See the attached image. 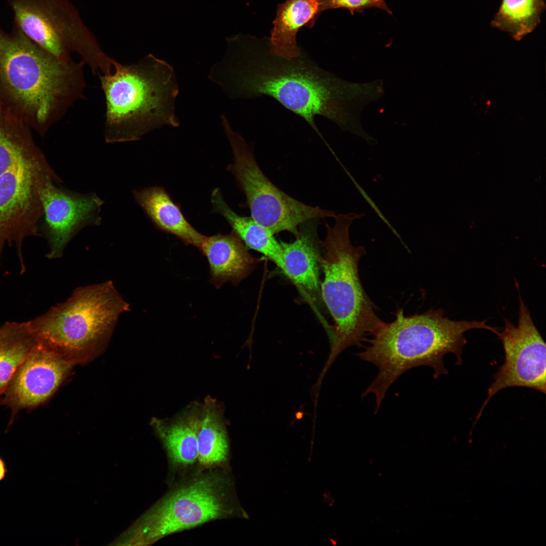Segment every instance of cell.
I'll list each match as a JSON object with an SVG mask.
<instances>
[{"mask_svg": "<svg viewBox=\"0 0 546 546\" xmlns=\"http://www.w3.org/2000/svg\"><path fill=\"white\" fill-rule=\"evenodd\" d=\"M211 79L232 98L269 96L302 118L323 139L315 121L324 116L346 128L350 85L302 54L291 60L252 52L214 65Z\"/></svg>", "mask_w": 546, "mask_h": 546, "instance_id": "6da1fadb", "label": "cell"}, {"mask_svg": "<svg viewBox=\"0 0 546 546\" xmlns=\"http://www.w3.org/2000/svg\"><path fill=\"white\" fill-rule=\"evenodd\" d=\"M84 65L57 59L16 25L0 27V110L44 134L84 98Z\"/></svg>", "mask_w": 546, "mask_h": 546, "instance_id": "7a4b0ae2", "label": "cell"}, {"mask_svg": "<svg viewBox=\"0 0 546 546\" xmlns=\"http://www.w3.org/2000/svg\"><path fill=\"white\" fill-rule=\"evenodd\" d=\"M444 314L441 308L406 316L402 309H399L395 320L383 322L372 335L368 345L357 354L360 359L378 369L375 378L361 395L365 397L374 395L375 413L379 410L390 387L407 371L428 367L437 379L448 373L443 357L449 353L456 356V365H462L467 331L480 329L496 335L499 332L498 329L487 325L486 320H451Z\"/></svg>", "mask_w": 546, "mask_h": 546, "instance_id": "3957f363", "label": "cell"}, {"mask_svg": "<svg viewBox=\"0 0 546 546\" xmlns=\"http://www.w3.org/2000/svg\"><path fill=\"white\" fill-rule=\"evenodd\" d=\"M106 101L104 138L108 143L136 141L163 125H179L174 102L178 85L172 67L151 55L139 62H116L100 75Z\"/></svg>", "mask_w": 546, "mask_h": 546, "instance_id": "277c9868", "label": "cell"}, {"mask_svg": "<svg viewBox=\"0 0 546 546\" xmlns=\"http://www.w3.org/2000/svg\"><path fill=\"white\" fill-rule=\"evenodd\" d=\"M364 215L354 212L336 214L333 226L326 223V236L321 242L325 249L324 256L318 257L324 274L321 293L335 325L325 370L343 350L360 345L383 323L359 275V262L366 253L365 248L354 246L349 237L353 221Z\"/></svg>", "mask_w": 546, "mask_h": 546, "instance_id": "5b68a950", "label": "cell"}, {"mask_svg": "<svg viewBox=\"0 0 546 546\" xmlns=\"http://www.w3.org/2000/svg\"><path fill=\"white\" fill-rule=\"evenodd\" d=\"M62 181L29 127L0 110V250L38 235L43 192Z\"/></svg>", "mask_w": 546, "mask_h": 546, "instance_id": "8992f818", "label": "cell"}, {"mask_svg": "<svg viewBox=\"0 0 546 546\" xmlns=\"http://www.w3.org/2000/svg\"><path fill=\"white\" fill-rule=\"evenodd\" d=\"M129 307L108 281L76 288L65 302L27 324L40 341L60 353L80 352L106 340Z\"/></svg>", "mask_w": 546, "mask_h": 546, "instance_id": "52a82bcc", "label": "cell"}, {"mask_svg": "<svg viewBox=\"0 0 546 546\" xmlns=\"http://www.w3.org/2000/svg\"><path fill=\"white\" fill-rule=\"evenodd\" d=\"M15 25L32 41L57 59L78 54L95 74H108L116 60L101 49L69 0H10Z\"/></svg>", "mask_w": 546, "mask_h": 546, "instance_id": "ba28073f", "label": "cell"}, {"mask_svg": "<svg viewBox=\"0 0 546 546\" xmlns=\"http://www.w3.org/2000/svg\"><path fill=\"white\" fill-rule=\"evenodd\" d=\"M225 134L231 146L233 162L228 167L243 190L251 217L273 234L289 232L297 237L298 227L312 220L333 217L336 213L318 206L305 204L277 187L262 171L252 147L233 130L221 117Z\"/></svg>", "mask_w": 546, "mask_h": 546, "instance_id": "9c48e42d", "label": "cell"}, {"mask_svg": "<svg viewBox=\"0 0 546 546\" xmlns=\"http://www.w3.org/2000/svg\"><path fill=\"white\" fill-rule=\"evenodd\" d=\"M224 489L222 481L210 475L177 489L138 523L132 542L150 544L168 534L226 516L231 509Z\"/></svg>", "mask_w": 546, "mask_h": 546, "instance_id": "30bf717a", "label": "cell"}, {"mask_svg": "<svg viewBox=\"0 0 546 546\" xmlns=\"http://www.w3.org/2000/svg\"><path fill=\"white\" fill-rule=\"evenodd\" d=\"M497 336L503 343L504 362L494 376L475 421L490 399L503 389L524 387L545 393V343L520 295L518 325L505 319L504 330Z\"/></svg>", "mask_w": 546, "mask_h": 546, "instance_id": "8fae6325", "label": "cell"}, {"mask_svg": "<svg viewBox=\"0 0 546 546\" xmlns=\"http://www.w3.org/2000/svg\"><path fill=\"white\" fill-rule=\"evenodd\" d=\"M72 364L61 353L39 340L16 370L1 398L0 404L11 410V421L20 410L33 408L46 401Z\"/></svg>", "mask_w": 546, "mask_h": 546, "instance_id": "7c38bea8", "label": "cell"}, {"mask_svg": "<svg viewBox=\"0 0 546 546\" xmlns=\"http://www.w3.org/2000/svg\"><path fill=\"white\" fill-rule=\"evenodd\" d=\"M55 184H49L42 195L49 259L61 257L67 245L82 228L101 224L100 212L104 203L95 193H77Z\"/></svg>", "mask_w": 546, "mask_h": 546, "instance_id": "4fadbf2b", "label": "cell"}, {"mask_svg": "<svg viewBox=\"0 0 546 546\" xmlns=\"http://www.w3.org/2000/svg\"><path fill=\"white\" fill-rule=\"evenodd\" d=\"M199 250L207 259L210 282L217 289L227 282L237 286L259 262L234 231L227 235L206 236Z\"/></svg>", "mask_w": 546, "mask_h": 546, "instance_id": "5bb4252c", "label": "cell"}, {"mask_svg": "<svg viewBox=\"0 0 546 546\" xmlns=\"http://www.w3.org/2000/svg\"><path fill=\"white\" fill-rule=\"evenodd\" d=\"M320 0H287L278 5L269 42L273 56L291 60L301 55L296 34L303 26L311 27L320 13Z\"/></svg>", "mask_w": 546, "mask_h": 546, "instance_id": "9a60e30c", "label": "cell"}, {"mask_svg": "<svg viewBox=\"0 0 546 546\" xmlns=\"http://www.w3.org/2000/svg\"><path fill=\"white\" fill-rule=\"evenodd\" d=\"M133 195L159 230L174 235L186 245L200 249L206 236L189 223L179 207L163 188L152 187L134 190Z\"/></svg>", "mask_w": 546, "mask_h": 546, "instance_id": "2e32d148", "label": "cell"}, {"mask_svg": "<svg viewBox=\"0 0 546 546\" xmlns=\"http://www.w3.org/2000/svg\"><path fill=\"white\" fill-rule=\"evenodd\" d=\"M309 226L299 231L294 241L280 243L283 262L282 270L300 290L314 297L319 290L320 255L315 231Z\"/></svg>", "mask_w": 546, "mask_h": 546, "instance_id": "e0dca14e", "label": "cell"}, {"mask_svg": "<svg viewBox=\"0 0 546 546\" xmlns=\"http://www.w3.org/2000/svg\"><path fill=\"white\" fill-rule=\"evenodd\" d=\"M211 201L214 211L225 219L246 247L263 254L282 269V251L274 234L252 217L241 216L234 211L218 188L212 191Z\"/></svg>", "mask_w": 546, "mask_h": 546, "instance_id": "ac0fdd59", "label": "cell"}, {"mask_svg": "<svg viewBox=\"0 0 546 546\" xmlns=\"http://www.w3.org/2000/svg\"><path fill=\"white\" fill-rule=\"evenodd\" d=\"M201 410L194 406L170 422L153 419V425L175 463L188 465L198 459V432Z\"/></svg>", "mask_w": 546, "mask_h": 546, "instance_id": "d6986e66", "label": "cell"}, {"mask_svg": "<svg viewBox=\"0 0 546 546\" xmlns=\"http://www.w3.org/2000/svg\"><path fill=\"white\" fill-rule=\"evenodd\" d=\"M38 341L27 322H8L0 327V401L16 370Z\"/></svg>", "mask_w": 546, "mask_h": 546, "instance_id": "ffe728a7", "label": "cell"}, {"mask_svg": "<svg viewBox=\"0 0 546 546\" xmlns=\"http://www.w3.org/2000/svg\"><path fill=\"white\" fill-rule=\"evenodd\" d=\"M545 9V0H502L490 26L520 41L537 28Z\"/></svg>", "mask_w": 546, "mask_h": 546, "instance_id": "44dd1931", "label": "cell"}, {"mask_svg": "<svg viewBox=\"0 0 546 546\" xmlns=\"http://www.w3.org/2000/svg\"><path fill=\"white\" fill-rule=\"evenodd\" d=\"M228 451L221 412L214 400L207 398L201 409L198 432V459L202 466H212L224 462Z\"/></svg>", "mask_w": 546, "mask_h": 546, "instance_id": "7402d4cb", "label": "cell"}, {"mask_svg": "<svg viewBox=\"0 0 546 546\" xmlns=\"http://www.w3.org/2000/svg\"><path fill=\"white\" fill-rule=\"evenodd\" d=\"M320 11L342 9L349 11L351 15L362 13L368 9H379L392 14L385 0H320Z\"/></svg>", "mask_w": 546, "mask_h": 546, "instance_id": "603a6c76", "label": "cell"}, {"mask_svg": "<svg viewBox=\"0 0 546 546\" xmlns=\"http://www.w3.org/2000/svg\"><path fill=\"white\" fill-rule=\"evenodd\" d=\"M6 471L4 463L0 458V481L4 478Z\"/></svg>", "mask_w": 546, "mask_h": 546, "instance_id": "cb8c5ba5", "label": "cell"}]
</instances>
